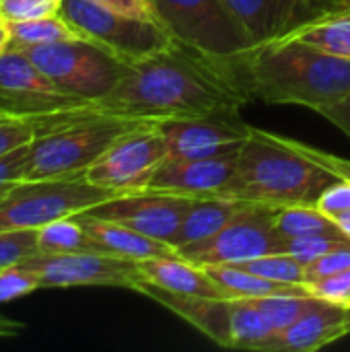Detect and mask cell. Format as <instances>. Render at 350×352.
<instances>
[{
  "mask_svg": "<svg viewBox=\"0 0 350 352\" xmlns=\"http://www.w3.org/2000/svg\"><path fill=\"white\" fill-rule=\"evenodd\" d=\"M248 99L235 62L175 39L169 47L126 64L113 89L89 105L99 113L163 122L239 111Z\"/></svg>",
  "mask_w": 350,
  "mask_h": 352,
  "instance_id": "6da1fadb",
  "label": "cell"
},
{
  "mask_svg": "<svg viewBox=\"0 0 350 352\" xmlns=\"http://www.w3.org/2000/svg\"><path fill=\"white\" fill-rule=\"evenodd\" d=\"M235 64L252 97L272 105H303L322 111L350 95V60L283 35L252 47Z\"/></svg>",
  "mask_w": 350,
  "mask_h": 352,
  "instance_id": "7a4b0ae2",
  "label": "cell"
},
{
  "mask_svg": "<svg viewBox=\"0 0 350 352\" xmlns=\"http://www.w3.org/2000/svg\"><path fill=\"white\" fill-rule=\"evenodd\" d=\"M338 179L342 177L295 148L289 138L250 128L237 171L223 196L270 208L316 206L324 190Z\"/></svg>",
  "mask_w": 350,
  "mask_h": 352,
  "instance_id": "3957f363",
  "label": "cell"
},
{
  "mask_svg": "<svg viewBox=\"0 0 350 352\" xmlns=\"http://www.w3.org/2000/svg\"><path fill=\"white\" fill-rule=\"evenodd\" d=\"M151 120H134L95 111L89 101L39 118L29 142L23 179L78 177L97 163L126 132Z\"/></svg>",
  "mask_w": 350,
  "mask_h": 352,
  "instance_id": "277c9868",
  "label": "cell"
},
{
  "mask_svg": "<svg viewBox=\"0 0 350 352\" xmlns=\"http://www.w3.org/2000/svg\"><path fill=\"white\" fill-rule=\"evenodd\" d=\"M113 196L85 175L62 179H23L0 200V231L41 229L54 221L74 217Z\"/></svg>",
  "mask_w": 350,
  "mask_h": 352,
  "instance_id": "5b68a950",
  "label": "cell"
},
{
  "mask_svg": "<svg viewBox=\"0 0 350 352\" xmlns=\"http://www.w3.org/2000/svg\"><path fill=\"white\" fill-rule=\"evenodd\" d=\"M12 50L27 54L62 93L83 101H95L107 95L126 70V64L120 58L89 39H68Z\"/></svg>",
  "mask_w": 350,
  "mask_h": 352,
  "instance_id": "8992f818",
  "label": "cell"
},
{
  "mask_svg": "<svg viewBox=\"0 0 350 352\" xmlns=\"http://www.w3.org/2000/svg\"><path fill=\"white\" fill-rule=\"evenodd\" d=\"M60 14L89 41L124 64L169 47L175 37L161 21H144L105 8L93 0H60Z\"/></svg>",
  "mask_w": 350,
  "mask_h": 352,
  "instance_id": "52a82bcc",
  "label": "cell"
},
{
  "mask_svg": "<svg viewBox=\"0 0 350 352\" xmlns=\"http://www.w3.org/2000/svg\"><path fill=\"white\" fill-rule=\"evenodd\" d=\"M169 33L208 56L237 62L254 45L225 0H151Z\"/></svg>",
  "mask_w": 350,
  "mask_h": 352,
  "instance_id": "ba28073f",
  "label": "cell"
},
{
  "mask_svg": "<svg viewBox=\"0 0 350 352\" xmlns=\"http://www.w3.org/2000/svg\"><path fill=\"white\" fill-rule=\"evenodd\" d=\"M287 239L274 227V208L245 204L219 233L190 243L177 254L198 266L243 264L268 254H285Z\"/></svg>",
  "mask_w": 350,
  "mask_h": 352,
  "instance_id": "9c48e42d",
  "label": "cell"
},
{
  "mask_svg": "<svg viewBox=\"0 0 350 352\" xmlns=\"http://www.w3.org/2000/svg\"><path fill=\"white\" fill-rule=\"evenodd\" d=\"M167 142L159 122H144L118 138L105 155L89 167L85 177L116 194L140 192L167 157Z\"/></svg>",
  "mask_w": 350,
  "mask_h": 352,
  "instance_id": "30bf717a",
  "label": "cell"
},
{
  "mask_svg": "<svg viewBox=\"0 0 350 352\" xmlns=\"http://www.w3.org/2000/svg\"><path fill=\"white\" fill-rule=\"evenodd\" d=\"M23 264L37 272L41 289L118 287L142 293L146 283L140 262L111 254H33Z\"/></svg>",
  "mask_w": 350,
  "mask_h": 352,
  "instance_id": "8fae6325",
  "label": "cell"
},
{
  "mask_svg": "<svg viewBox=\"0 0 350 352\" xmlns=\"http://www.w3.org/2000/svg\"><path fill=\"white\" fill-rule=\"evenodd\" d=\"M87 103L62 93L21 50L0 54V116L35 122L50 113Z\"/></svg>",
  "mask_w": 350,
  "mask_h": 352,
  "instance_id": "7c38bea8",
  "label": "cell"
},
{
  "mask_svg": "<svg viewBox=\"0 0 350 352\" xmlns=\"http://www.w3.org/2000/svg\"><path fill=\"white\" fill-rule=\"evenodd\" d=\"M192 200L194 198L188 196L140 190L132 194L113 196L97 206H91L85 212L97 219L126 225L142 235L173 245L188 217Z\"/></svg>",
  "mask_w": 350,
  "mask_h": 352,
  "instance_id": "4fadbf2b",
  "label": "cell"
},
{
  "mask_svg": "<svg viewBox=\"0 0 350 352\" xmlns=\"http://www.w3.org/2000/svg\"><path fill=\"white\" fill-rule=\"evenodd\" d=\"M159 128L167 142V157L208 159L241 151L252 126H245L237 111H217L198 118L163 120Z\"/></svg>",
  "mask_w": 350,
  "mask_h": 352,
  "instance_id": "5bb4252c",
  "label": "cell"
},
{
  "mask_svg": "<svg viewBox=\"0 0 350 352\" xmlns=\"http://www.w3.org/2000/svg\"><path fill=\"white\" fill-rule=\"evenodd\" d=\"M237 157L239 151L208 159L165 157L144 190L188 198L223 196L237 171Z\"/></svg>",
  "mask_w": 350,
  "mask_h": 352,
  "instance_id": "9a60e30c",
  "label": "cell"
},
{
  "mask_svg": "<svg viewBox=\"0 0 350 352\" xmlns=\"http://www.w3.org/2000/svg\"><path fill=\"white\" fill-rule=\"evenodd\" d=\"M225 4L241 23L254 47L322 16L311 0H225Z\"/></svg>",
  "mask_w": 350,
  "mask_h": 352,
  "instance_id": "2e32d148",
  "label": "cell"
},
{
  "mask_svg": "<svg viewBox=\"0 0 350 352\" xmlns=\"http://www.w3.org/2000/svg\"><path fill=\"white\" fill-rule=\"evenodd\" d=\"M350 332V309L320 301L295 324L274 334L264 352L316 351Z\"/></svg>",
  "mask_w": 350,
  "mask_h": 352,
  "instance_id": "e0dca14e",
  "label": "cell"
},
{
  "mask_svg": "<svg viewBox=\"0 0 350 352\" xmlns=\"http://www.w3.org/2000/svg\"><path fill=\"white\" fill-rule=\"evenodd\" d=\"M142 295L153 297L173 314L182 316L210 340L221 346H229L231 340V303L229 299H208L192 295H175L165 289H159L151 283H144Z\"/></svg>",
  "mask_w": 350,
  "mask_h": 352,
  "instance_id": "ac0fdd59",
  "label": "cell"
},
{
  "mask_svg": "<svg viewBox=\"0 0 350 352\" xmlns=\"http://www.w3.org/2000/svg\"><path fill=\"white\" fill-rule=\"evenodd\" d=\"M74 219L111 256L134 260V262H142V260H151V258H165V256H179L173 245L153 239L149 235H142L126 225L97 219L87 212H78V214H74Z\"/></svg>",
  "mask_w": 350,
  "mask_h": 352,
  "instance_id": "d6986e66",
  "label": "cell"
},
{
  "mask_svg": "<svg viewBox=\"0 0 350 352\" xmlns=\"http://www.w3.org/2000/svg\"><path fill=\"white\" fill-rule=\"evenodd\" d=\"M140 270L146 283L165 289L175 295L225 299L217 283L208 276L204 266H198L182 256L151 258L140 262Z\"/></svg>",
  "mask_w": 350,
  "mask_h": 352,
  "instance_id": "ffe728a7",
  "label": "cell"
},
{
  "mask_svg": "<svg viewBox=\"0 0 350 352\" xmlns=\"http://www.w3.org/2000/svg\"><path fill=\"white\" fill-rule=\"evenodd\" d=\"M248 202L227 198V196H206V198H194L192 206L188 210V217L175 237V250L204 241L219 233Z\"/></svg>",
  "mask_w": 350,
  "mask_h": 352,
  "instance_id": "44dd1931",
  "label": "cell"
},
{
  "mask_svg": "<svg viewBox=\"0 0 350 352\" xmlns=\"http://www.w3.org/2000/svg\"><path fill=\"white\" fill-rule=\"evenodd\" d=\"M208 276L217 283L225 299H258L270 295H303L309 293L307 287L283 285L268 278H262L241 266L235 264H215L204 266ZM311 295V293H309Z\"/></svg>",
  "mask_w": 350,
  "mask_h": 352,
  "instance_id": "7402d4cb",
  "label": "cell"
},
{
  "mask_svg": "<svg viewBox=\"0 0 350 352\" xmlns=\"http://www.w3.org/2000/svg\"><path fill=\"white\" fill-rule=\"evenodd\" d=\"M287 35L336 58L350 60V10H336L316 16L295 27Z\"/></svg>",
  "mask_w": 350,
  "mask_h": 352,
  "instance_id": "603a6c76",
  "label": "cell"
},
{
  "mask_svg": "<svg viewBox=\"0 0 350 352\" xmlns=\"http://www.w3.org/2000/svg\"><path fill=\"white\" fill-rule=\"evenodd\" d=\"M231 303V340L229 349L264 351L274 338V328L264 311L252 299H229Z\"/></svg>",
  "mask_w": 350,
  "mask_h": 352,
  "instance_id": "cb8c5ba5",
  "label": "cell"
},
{
  "mask_svg": "<svg viewBox=\"0 0 350 352\" xmlns=\"http://www.w3.org/2000/svg\"><path fill=\"white\" fill-rule=\"evenodd\" d=\"M274 227L285 239L314 237V235L350 239L334 219L324 214L318 206H309V204L274 208Z\"/></svg>",
  "mask_w": 350,
  "mask_h": 352,
  "instance_id": "d4e9b609",
  "label": "cell"
},
{
  "mask_svg": "<svg viewBox=\"0 0 350 352\" xmlns=\"http://www.w3.org/2000/svg\"><path fill=\"white\" fill-rule=\"evenodd\" d=\"M107 254L74 219L66 217L37 229V254Z\"/></svg>",
  "mask_w": 350,
  "mask_h": 352,
  "instance_id": "484cf974",
  "label": "cell"
},
{
  "mask_svg": "<svg viewBox=\"0 0 350 352\" xmlns=\"http://www.w3.org/2000/svg\"><path fill=\"white\" fill-rule=\"evenodd\" d=\"M10 43L8 47H23V45H41L54 41H68V39H85L62 14L60 10L47 16L29 19V21H10Z\"/></svg>",
  "mask_w": 350,
  "mask_h": 352,
  "instance_id": "4316f807",
  "label": "cell"
},
{
  "mask_svg": "<svg viewBox=\"0 0 350 352\" xmlns=\"http://www.w3.org/2000/svg\"><path fill=\"white\" fill-rule=\"evenodd\" d=\"M268 318L274 332H281L295 324L301 316H305L309 309H314L322 299L303 293V295H270V297H258L252 299Z\"/></svg>",
  "mask_w": 350,
  "mask_h": 352,
  "instance_id": "83f0119b",
  "label": "cell"
},
{
  "mask_svg": "<svg viewBox=\"0 0 350 352\" xmlns=\"http://www.w3.org/2000/svg\"><path fill=\"white\" fill-rule=\"evenodd\" d=\"M241 266L262 278L274 280V283H283V285H297V287H305V264H301L299 260H295L291 254H268L243 264H235Z\"/></svg>",
  "mask_w": 350,
  "mask_h": 352,
  "instance_id": "f1b7e54d",
  "label": "cell"
},
{
  "mask_svg": "<svg viewBox=\"0 0 350 352\" xmlns=\"http://www.w3.org/2000/svg\"><path fill=\"white\" fill-rule=\"evenodd\" d=\"M37 289H41L37 272L23 262L0 268V303H10Z\"/></svg>",
  "mask_w": 350,
  "mask_h": 352,
  "instance_id": "f546056e",
  "label": "cell"
},
{
  "mask_svg": "<svg viewBox=\"0 0 350 352\" xmlns=\"http://www.w3.org/2000/svg\"><path fill=\"white\" fill-rule=\"evenodd\" d=\"M37 254V229L0 231V268Z\"/></svg>",
  "mask_w": 350,
  "mask_h": 352,
  "instance_id": "4dcf8cb0",
  "label": "cell"
},
{
  "mask_svg": "<svg viewBox=\"0 0 350 352\" xmlns=\"http://www.w3.org/2000/svg\"><path fill=\"white\" fill-rule=\"evenodd\" d=\"M350 239H334V237H324V235H314V237H293L287 239V250L285 254H291L295 260L301 264L309 266L324 254L332 252L334 248L347 243Z\"/></svg>",
  "mask_w": 350,
  "mask_h": 352,
  "instance_id": "1f68e13d",
  "label": "cell"
},
{
  "mask_svg": "<svg viewBox=\"0 0 350 352\" xmlns=\"http://www.w3.org/2000/svg\"><path fill=\"white\" fill-rule=\"evenodd\" d=\"M344 270H350V241L334 248L332 252L324 254L322 258H318L305 268V287Z\"/></svg>",
  "mask_w": 350,
  "mask_h": 352,
  "instance_id": "d6a6232c",
  "label": "cell"
},
{
  "mask_svg": "<svg viewBox=\"0 0 350 352\" xmlns=\"http://www.w3.org/2000/svg\"><path fill=\"white\" fill-rule=\"evenodd\" d=\"M307 291L322 301L342 305V307L350 309V270L316 280V283L307 285Z\"/></svg>",
  "mask_w": 350,
  "mask_h": 352,
  "instance_id": "836d02e7",
  "label": "cell"
},
{
  "mask_svg": "<svg viewBox=\"0 0 350 352\" xmlns=\"http://www.w3.org/2000/svg\"><path fill=\"white\" fill-rule=\"evenodd\" d=\"M4 21H29L47 16L60 10V2L56 0H0Z\"/></svg>",
  "mask_w": 350,
  "mask_h": 352,
  "instance_id": "e575fe53",
  "label": "cell"
},
{
  "mask_svg": "<svg viewBox=\"0 0 350 352\" xmlns=\"http://www.w3.org/2000/svg\"><path fill=\"white\" fill-rule=\"evenodd\" d=\"M35 128L31 122L21 118H2L0 116V157L21 148L33 140Z\"/></svg>",
  "mask_w": 350,
  "mask_h": 352,
  "instance_id": "d590c367",
  "label": "cell"
},
{
  "mask_svg": "<svg viewBox=\"0 0 350 352\" xmlns=\"http://www.w3.org/2000/svg\"><path fill=\"white\" fill-rule=\"evenodd\" d=\"M27 159H29V144L0 157V200L4 198L6 192L14 188V184L23 182Z\"/></svg>",
  "mask_w": 350,
  "mask_h": 352,
  "instance_id": "8d00e7d4",
  "label": "cell"
},
{
  "mask_svg": "<svg viewBox=\"0 0 350 352\" xmlns=\"http://www.w3.org/2000/svg\"><path fill=\"white\" fill-rule=\"evenodd\" d=\"M316 206L328 214L330 219H336L342 212L350 210V179H338L336 184H332L328 190H324V194L320 196V200L316 202Z\"/></svg>",
  "mask_w": 350,
  "mask_h": 352,
  "instance_id": "74e56055",
  "label": "cell"
},
{
  "mask_svg": "<svg viewBox=\"0 0 350 352\" xmlns=\"http://www.w3.org/2000/svg\"><path fill=\"white\" fill-rule=\"evenodd\" d=\"M105 8H111L116 12L128 14V16H136V19H144V21H159L151 0H93Z\"/></svg>",
  "mask_w": 350,
  "mask_h": 352,
  "instance_id": "f35d334b",
  "label": "cell"
},
{
  "mask_svg": "<svg viewBox=\"0 0 350 352\" xmlns=\"http://www.w3.org/2000/svg\"><path fill=\"white\" fill-rule=\"evenodd\" d=\"M320 113H322L324 118H328L336 128H340V130L350 138V95L347 99H342V101H338V103H334V105L322 109Z\"/></svg>",
  "mask_w": 350,
  "mask_h": 352,
  "instance_id": "ab89813d",
  "label": "cell"
},
{
  "mask_svg": "<svg viewBox=\"0 0 350 352\" xmlns=\"http://www.w3.org/2000/svg\"><path fill=\"white\" fill-rule=\"evenodd\" d=\"M21 332H25V326L14 322V320H8L4 316H0V338H14L19 336Z\"/></svg>",
  "mask_w": 350,
  "mask_h": 352,
  "instance_id": "60d3db41",
  "label": "cell"
},
{
  "mask_svg": "<svg viewBox=\"0 0 350 352\" xmlns=\"http://www.w3.org/2000/svg\"><path fill=\"white\" fill-rule=\"evenodd\" d=\"M8 43H10V29H8V23L4 21L0 23V54L6 52Z\"/></svg>",
  "mask_w": 350,
  "mask_h": 352,
  "instance_id": "b9f144b4",
  "label": "cell"
},
{
  "mask_svg": "<svg viewBox=\"0 0 350 352\" xmlns=\"http://www.w3.org/2000/svg\"><path fill=\"white\" fill-rule=\"evenodd\" d=\"M336 223H338V227L347 233L350 237V210L349 212H342V214H338L336 219H334Z\"/></svg>",
  "mask_w": 350,
  "mask_h": 352,
  "instance_id": "7bdbcfd3",
  "label": "cell"
},
{
  "mask_svg": "<svg viewBox=\"0 0 350 352\" xmlns=\"http://www.w3.org/2000/svg\"><path fill=\"white\" fill-rule=\"evenodd\" d=\"M334 10H350V0H332Z\"/></svg>",
  "mask_w": 350,
  "mask_h": 352,
  "instance_id": "ee69618b",
  "label": "cell"
},
{
  "mask_svg": "<svg viewBox=\"0 0 350 352\" xmlns=\"http://www.w3.org/2000/svg\"><path fill=\"white\" fill-rule=\"evenodd\" d=\"M0 23H4V14H2V6H0Z\"/></svg>",
  "mask_w": 350,
  "mask_h": 352,
  "instance_id": "f6af8a7d",
  "label": "cell"
},
{
  "mask_svg": "<svg viewBox=\"0 0 350 352\" xmlns=\"http://www.w3.org/2000/svg\"><path fill=\"white\" fill-rule=\"evenodd\" d=\"M56 2H60V0H56Z\"/></svg>",
  "mask_w": 350,
  "mask_h": 352,
  "instance_id": "bcb514c9",
  "label": "cell"
}]
</instances>
